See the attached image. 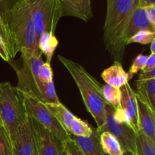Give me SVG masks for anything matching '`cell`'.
Masks as SVG:
<instances>
[{
	"instance_id": "obj_1",
	"label": "cell",
	"mask_w": 155,
	"mask_h": 155,
	"mask_svg": "<svg viewBox=\"0 0 155 155\" xmlns=\"http://www.w3.org/2000/svg\"><path fill=\"white\" fill-rule=\"evenodd\" d=\"M138 5L139 0H107L103 38L106 50L116 61L121 62L124 58L123 35Z\"/></svg>"
},
{
	"instance_id": "obj_2",
	"label": "cell",
	"mask_w": 155,
	"mask_h": 155,
	"mask_svg": "<svg viewBox=\"0 0 155 155\" xmlns=\"http://www.w3.org/2000/svg\"><path fill=\"white\" fill-rule=\"evenodd\" d=\"M58 58L74 79L86 110L95 120L97 129L100 130L105 124L107 104L103 95L102 86L80 64L62 55H58Z\"/></svg>"
},
{
	"instance_id": "obj_3",
	"label": "cell",
	"mask_w": 155,
	"mask_h": 155,
	"mask_svg": "<svg viewBox=\"0 0 155 155\" xmlns=\"http://www.w3.org/2000/svg\"><path fill=\"white\" fill-rule=\"evenodd\" d=\"M20 67L11 64L18 77L16 89L21 93L36 98L43 104H59L54 81L43 83L39 79V71L44 64L42 54L21 56Z\"/></svg>"
},
{
	"instance_id": "obj_4",
	"label": "cell",
	"mask_w": 155,
	"mask_h": 155,
	"mask_svg": "<svg viewBox=\"0 0 155 155\" xmlns=\"http://www.w3.org/2000/svg\"><path fill=\"white\" fill-rule=\"evenodd\" d=\"M5 24L21 56L42 54L37 48L34 24L27 0H19L8 13Z\"/></svg>"
},
{
	"instance_id": "obj_5",
	"label": "cell",
	"mask_w": 155,
	"mask_h": 155,
	"mask_svg": "<svg viewBox=\"0 0 155 155\" xmlns=\"http://www.w3.org/2000/svg\"><path fill=\"white\" fill-rule=\"evenodd\" d=\"M0 117L12 141L28 117L22 94L8 82L0 83Z\"/></svg>"
},
{
	"instance_id": "obj_6",
	"label": "cell",
	"mask_w": 155,
	"mask_h": 155,
	"mask_svg": "<svg viewBox=\"0 0 155 155\" xmlns=\"http://www.w3.org/2000/svg\"><path fill=\"white\" fill-rule=\"evenodd\" d=\"M35 27L36 42L43 33L54 34L61 16L60 0H27Z\"/></svg>"
},
{
	"instance_id": "obj_7",
	"label": "cell",
	"mask_w": 155,
	"mask_h": 155,
	"mask_svg": "<svg viewBox=\"0 0 155 155\" xmlns=\"http://www.w3.org/2000/svg\"><path fill=\"white\" fill-rule=\"evenodd\" d=\"M22 96L24 108L28 117L37 121L62 143L72 138V136L58 122L45 104L33 97L24 94H22Z\"/></svg>"
},
{
	"instance_id": "obj_8",
	"label": "cell",
	"mask_w": 155,
	"mask_h": 155,
	"mask_svg": "<svg viewBox=\"0 0 155 155\" xmlns=\"http://www.w3.org/2000/svg\"><path fill=\"white\" fill-rule=\"evenodd\" d=\"M105 124L99 133L108 132L113 135L120 142L124 151H131L136 154V140L137 133L126 123L117 122L114 119V113L115 107L107 103L105 107Z\"/></svg>"
},
{
	"instance_id": "obj_9",
	"label": "cell",
	"mask_w": 155,
	"mask_h": 155,
	"mask_svg": "<svg viewBox=\"0 0 155 155\" xmlns=\"http://www.w3.org/2000/svg\"><path fill=\"white\" fill-rule=\"evenodd\" d=\"M13 155H38L33 120L27 117L12 141Z\"/></svg>"
},
{
	"instance_id": "obj_10",
	"label": "cell",
	"mask_w": 155,
	"mask_h": 155,
	"mask_svg": "<svg viewBox=\"0 0 155 155\" xmlns=\"http://www.w3.org/2000/svg\"><path fill=\"white\" fill-rule=\"evenodd\" d=\"M33 124L36 133L38 155H61L63 143L37 121L33 120Z\"/></svg>"
},
{
	"instance_id": "obj_11",
	"label": "cell",
	"mask_w": 155,
	"mask_h": 155,
	"mask_svg": "<svg viewBox=\"0 0 155 155\" xmlns=\"http://www.w3.org/2000/svg\"><path fill=\"white\" fill-rule=\"evenodd\" d=\"M148 30L155 32V27L151 24L144 8L137 7L132 15L131 18L124 30L122 38L123 45H127V41L139 31Z\"/></svg>"
},
{
	"instance_id": "obj_12",
	"label": "cell",
	"mask_w": 155,
	"mask_h": 155,
	"mask_svg": "<svg viewBox=\"0 0 155 155\" xmlns=\"http://www.w3.org/2000/svg\"><path fill=\"white\" fill-rule=\"evenodd\" d=\"M120 90L121 101L120 105L128 116L130 127L136 133H139L138 123V101L136 93L129 83L122 86Z\"/></svg>"
},
{
	"instance_id": "obj_13",
	"label": "cell",
	"mask_w": 155,
	"mask_h": 155,
	"mask_svg": "<svg viewBox=\"0 0 155 155\" xmlns=\"http://www.w3.org/2000/svg\"><path fill=\"white\" fill-rule=\"evenodd\" d=\"M61 16L77 18L87 22L93 16L91 0H60Z\"/></svg>"
},
{
	"instance_id": "obj_14",
	"label": "cell",
	"mask_w": 155,
	"mask_h": 155,
	"mask_svg": "<svg viewBox=\"0 0 155 155\" xmlns=\"http://www.w3.org/2000/svg\"><path fill=\"white\" fill-rule=\"evenodd\" d=\"M139 132L155 143V111L148 104L137 98Z\"/></svg>"
},
{
	"instance_id": "obj_15",
	"label": "cell",
	"mask_w": 155,
	"mask_h": 155,
	"mask_svg": "<svg viewBox=\"0 0 155 155\" xmlns=\"http://www.w3.org/2000/svg\"><path fill=\"white\" fill-rule=\"evenodd\" d=\"M83 155H105L100 143V133L97 128H93L89 137L72 136Z\"/></svg>"
},
{
	"instance_id": "obj_16",
	"label": "cell",
	"mask_w": 155,
	"mask_h": 155,
	"mask_svg": "<svg viewBox=\"0 0 155 155\" xmlns=\"http://www.w3.org/2000/svg\"><path fill=\"white\" fill-rule=\"evenodd\" d=\"M101 77L107 85L119 89L129 82L127 73L124 71L121 62L116 61L111 66L104 70Z\"/></svg>"
},
{
	"instance_id": "obj_17",
	"label": "cell",
	"mask_w": 155,
	"mask_h": 155,
	"mask_svg": "<svg viewBox=\"0 0 155 155\" xmlns=\"http://www.w3.org/2000/svg\"><path fill=\"white\" fill-rule=\"evenodd\" d=\"M136 98L146 103L155 111V79L136 81Z\"/></svg>"
},
{
	"instance_id": "obj_18",
	"label": "cell",
	"mask_w": 155,
	"mask_h": 155,
	"mask_svg": "<svg viewBox=\"0 0 155 155\" xmlns=\"http://www.w3.org/2000/svg\"><path fill=\"white\" fill-rule=\"evenodd\" d=\"M46 107L50 110L53 116L54 117L58 122L61 127L71 134V128L72 122L74 120V115L70 111L61 103L59 104H46Z\"/></svg>"
},
{
	"instance_id": "obj_19",
	"label": "cell",
	"mask_w": 155,
	"mask_h": 155,
	"mask_svg": "<svg viewBox=\"0 0 155 155\" xmlns=\"http://www.w3.org/2000/svg\"><path fill=\"white\" fill-rule=\"evenodd\" d=\"M59 42L54 34L45 33L41 36L37 42V48L39 51L44 54L46 58V62L51 63L54 51L58 45Z\"/></svg>"
},
{
	"instance_id": "obj_20",
	"label": "cell",
	"mask_w": 155,
	"mask_h": 155,
	"mask_svg": "<svg viewBox=\"0 0 155 155\" xmlns=\"http://www.w3.org/2000/svg\"><path fill=\"white\" fill-rule=\"evenodd\" d=\"M100 143L104 154L108 155H123L121 145L117 139L108 132L100 133Z\"/></svg>"
},
{
	"instance_id": "obj_21",
	"label": "cell",
	"mask_w": 155,
	"mask_h": 155,
	"mask_svg": "<svg viewBox=\"0 0 155 155\" xmlns=\"http://www.w3.org/2000/svg\"><path fill=\"white\" fill-rule=\"evenodd\" d=\"M136 155H155V143L140 132L136 136Z\"/></svg>"
},
{
	"instance_id": "obj_22",
	"label": "cell",
	"mask_w": 155,
	"mask_h": 155,
	"mask_svg": "<svg viewBox=\"0 0 155 155\" xmlns=\"http://www.w3.org/2000/svg\"><path fill=\"white\" fill-rule=\"evenodd\" d=\"M93 128L89 125L86 121L74 117L71 128V134L74 136L89 137L92 135Z\"/></svg>"
},
{
	"instance_id": "obj_23",
	"label": "cell",
	"mask_w": 155,
	"mask_h": 155,
	"mask_svg": "<svg viewBox=\"0 0 155 155\" xmlns=\"http://www.w3.org/2000/svg\"><path fill=\"white\" fill-rule=\"evenodd\" d=\"M102 92L106 102L114 107H117L120 104L121 90L119 88L114 87L110 85H104L102 86Z\"/></svg>"
},
{
	"instance_id": "obj_24",
	"label": "cell",
	"mask_w": 155,
	"mask_h": 155,
	"mask_svg": "<svg viewBox=\"0 0 155 155\" xmlns=\"http://www.w3.org/2000/svg\"><path fill=\"white\" fill-rule=\"evenodd\" d=\"M0 36L2 38L3 41H4L5 44L7 47L10 58L13 59L17 54L18 51L15 48L13 39H12L10 33L8 31V29L7 26L5 25L1 16H0Z\"/></svg>"
},
{
	"instance_id": "obj_25",
	"label": "cell",
	"mask_w": 155,
	"mask_h": 155,
	"mask_svg": "<svg viewBox=\"0 0 155 155\" xmlns=\"http://www.w3.org/2000/svg\"><path fill=\"white\" fill-rule=\"evenodd\" d=\"M155 39V32L148 30H142L133 35L128 41L127 45L130 43H139L142 45L150 44Z\"/></svg>"
},
{
	"instance_id": "obj_26",
	"label": "cell",
	"mask_w": 155,
	"mask_h": 155,
	"mask_svg": "<svg viewBox=\"0 0 155 155\" xmlns=\"http://www.w3.org/2000/svg\"><path fill=\"white\" fill-rule=\"evenodd\" d=\"M0 155H13L12 140L3 126L0 127Z\"/></svg>"
},
{
	"instance_id": "obj_27",
	"label": "cell",
	"mask_w": 155,
	"mask_h": 155,
	"mask_svg": "<svg viewBox=\"0 0 155 155\" xmlns=\"http://www.w3.org/2000/svg\"><path fill=\"white\" fill-rule=\"evenodd\" d=\"M148 58V55H144V54H140L136 58V59L133 61V64L130 68L127 75H128L129 80H131L133 77V76L136 74H137L139 71H142L145 68V63Z\"/></svg>"
},
{
	"instance_id": "obj_28",
	"label": "cell",
	"mask_w": 155,
	"mask_h": 155,
	"mask_svg": "<svg viewBox=\"0 0 155 155\" xmlns=\"http://www.w3.org/2000/svg\"><path fill=\"white\" fill-rule=\"evenodd\" d=\"M39 79L43 83H48L53 81V72L50 63L44 62L39 71Z\"/></svg>"
},
{
	"instance_id": "obj_29",
	"label": "cell",
	"mask_w": 155,
	"mask_h": 155,
	"mask_svg": "<svg viewBox=\"0 0 155 155\" xmlns=\"http://www.w3.org/2000/svg\"><path fill=\"white\" fill-rule=\"evenodd\" d=\"M63 147L64 150L68 155H83L81 150L79 148V147L73 140L72 138L64 142Z\"/></svg>"
},
{
	"instance_id": "obj_30",
	"label": "cell",
	"mask_w": 155,
	"mask_h": 155,
	"mask_svg": "<svg viewBox=\"0 0 155 155\" xmlns=\"http://www.w3.org/2000/svg\"><path fill=\"white\" fill-rule=\"evenodd\" d=\"M18 1L19 0H0V16L4 21L5 24L8 13Z\"/></svg>"
},
{
	"instance_id": "obj_31",
	"label": "cell",
	"mask_w": 155,
	"mask_h": 155,
	"mask_svg": "<svg viewBox=\"0 0 155 155\" xmlns=\"http://www.w3.org/2000/svg\"><path fill=\"white\" fill-rule=\"evenodd\" d=\"M0 57L5 61L9 62L12 59L10 58L8 51L7 47L3 41L2 38L0 36Z\"/></svg>"
},
{
	"instance_id": "obj_32",
	"label": "cell",
	"mask_w": 155,
	"mask_h": 155,
	"mask_svg": "<svg viewBox=\"0 0 155 155\" xmlns=\"http://www.w3.org/2000/svg\"><path fill=\"white\" fill-rule=\"evenodd\" d=\"M146 12L147 17L151 22V24L155 27V5L146 6L144 8Z\"/></svg>"
},
{
	"instance_id": "obj_33",
	"label": "cell",
	"mask_w": 155,
	"mask_h": 155,
	"mask_svg": "<svg viewBox=\"0 0 155 155\" xmlns=\"http://www.w3.org/2000/svg\"><path fill=\"white\" fill-rule=\"evenodd\" d=\"M151 79H155V68L151 69L150 71H142L139 76V80H151Z\"/></svg>"
},
{
	"instance_id": "obj_34",
	"label": "cell",
	"mask_w": 155,
	"mask_h": 155,
	"mask_svg": "<svg viewBox=\"0 0 155 155\" xmlns=\"http://www.w3.org/2000/svg\"><path fill=\"white\" fill-rule=\"evenodd\" d=\"M154 68H155V54L151 53L148 55V58L147 60L146 63H145V68H144V69L142 71H150V70L154 69Z\"/></svg>"
},
{
	"instance_id": "obj_35",
	"label": "cell",
	"mask_w": 155,
	"mask_h": 155,
	"mask_svg": "<svg viewBox=\"0 0 155 155\" xmlns=\"http://www.w3.org/2000/svg\"><path fill=\"white\" fill-rule=\"evenodd\" d=\"M151 5H155V0H139L138 7L145 8Z\"/></svg>"
},
{
	"instance_id": "obj_36",
	"label": "cell",
	"mask_w": 155,
	"mask_h": 155,
	"mask_svg": "<svg viewBox=\"0 0 155 155\" xmlns=\"http://www.w3.org/2000/svg\"><path fill=\"white\" fill-rule=\"evenodd\" d=\"M150 45H151V53H152V54H155V39L154 40H152V42L150 43Z\"/></svg>"
},
{
	"instance_id": "obj_37",
	"label": "cell",
	"mask_w": 155,
	"mask_h": 155,
	"mask_svg": "<svg viewBox=\"0 0 155 155\" xmlns=\"http://www.w3.org/2000/svg\"><path fill=\"white\" fill-rule=\"evenodd\" d=\"M123 155H136V154L131 152V151H124Z\"/></svg>"
},
{
	"instance_id": "obj_38",
	"label": "cell",
	"mask_w": 155,
	"mask_h": 155,
	"mask_svg": "<svg viewBox=\"0 0 155 155\" xmlns=\"http://www.w3.org/2000/svg\"><path fill=\"white\" fill-rule=\"evenodd\" d=\"M61 155H68V154H66V152H65L64 150H63V151H62V153H61Z\"/></svg>"
},
{
	"instance_id": "obj_39",
	"label": "cell",
	"mask_w": 155,
	"mask_h": 155,
	"mask_svg": "<svg viewBox=\"0 0 155 155\" xmlns=\"http://www.w3.org/2000/svg\"><path fill=\"white\" fill-rule=\"evenodd\" d=\"M1 126H3V124H2V121L1 120V117H0V127H1Z\"/></svg>"
}]
</instances>
